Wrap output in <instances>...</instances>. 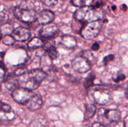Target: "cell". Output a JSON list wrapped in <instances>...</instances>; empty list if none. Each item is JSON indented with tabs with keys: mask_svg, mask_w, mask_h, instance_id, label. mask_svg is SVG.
Here are the masks:
<instances>
[{
	"mask_svg": "<svg viewBox=\"0 0 128 127\" xmlns=\"http://www.w3.org/2000/svg\"><path fill=\"white\" fill-rule=\"evenodd\" d=\"M11 96L16 103L24 105L30 110H37L42 105L41 97L30 90L18 87L13 90Z\"/></svg>",
	"mask_w": 128,
	"mask_h": 127,
	"instance_id": "6da1fadb",
	"label": "cell"
},
{
	"mask_svg": "<svg viewBox=\"0 0 128 127\" xmlns=\"http://www.w3.org/2000/svg\"><path fill=\"white\" fill-rule=\"evenodd\" d=\"M46 77L47 73L40 68H35L30 70L26 69L22 74L16 77L18 86V87L32 91L40 87L41 82Z\"/></svg>",
	"mask_w": 128,
	"mask_h": 127,
	"instance_id": "7a4b0ae2",
	"label": "cell"
},
{
	"mask_svg": "<svg viewBox=\"0 0 128 127\" xmlns=\"http://www.w3.org/2000/svg\"><path fill=\"white\" fill-rule=\"evenodd\" d=\"M104 16L102 9L100 5L79 7L74 13V17L82 24L93 22L98 20H102Z\"/></svg>",
	"mask_w": 128,
	"mask_h": 127,
	"instance_id": "3957f363",
	"label": "cell"
},
{
	"mask_svg": "<svg viewBox=\"0 0 128 127\" xmlns=\"http://www.w3.org/2000/svg\"><path fill=\"white\" fill-rule=\"evenodd\" d=\"M88 97L91 101L101 105L108 103L111 98V93L108 88L102 86L92 87L89 89Z\"/></svg>",
	"mask_w": 128,
	"mask_h": 127,
	"instance_id": "277c9868",
	"label": "cell"
},
{
	"mask_svg": "<svg viewBox=\"0 0 128 127\" xmlns=\"http://www.w3.org/2000/svg\"><path fill=\"white\" fill-rule=\"evenodd\" d=\"M103 24L104 21L102 19L84 24L80 30V34L85 39H94L100 34Z\"/></svg>",
	"mask_w": 128,
	"mask_h": 127,
	"instance_id": "5b68a950",
	"label": "cell"
},
{
	"mask_svg": "<svg viewBox=\"0 0 128 127\" xmlns=\"http://www.w3.org/2000/svg\"><path fill=\"white\" fill-rule=\"evenodd\" d=\"M121 112L117 109L100 108L98 111V118L103 125L116 123L121 119Z\"/></svg>",
	"mask_w": 128,
	"mask_h": 127,
	"instance_id": "8992f818",
	"label": "cell"
},
{
	"mask_svg": "<svg viewBox=\"0 0 128 127\" xmlns=\"http://www.w3.org/2000/svg\"><path fill=\"white\" fill-rule=\"evenodd\" d=\"M15 17L22 22L31 23L36 21L38 14L32 9L16 7L14 11Z\"/></svg>",
	"mask_w": 128,
	"mask_h": 127,
	"instance_id": "52a82bcc",
	"label": "cell"
},
{
	"mask_svg": "<svg viewBox=\"0 0 128 127\" xmlns=\"http://www.w3.org/2000/svg\"><path fill=\"white\" fill-rule=\"evenodd\" d=\"M71 65L74 70L80 73L88 72L91 68V62L84 56H78L71 62Z\"/></svg>",
	"mask_w": 128,
	"mask_h": 127,
	"instance_id": "ba28073f",
	"label": "cell"
},
{
	"mask_svg": "<svg viewBox=\"0 0 128 127\" xmlns=\"http://www.w3.org/2000/svg\"><path fill=\"white\" fill-rule=\"evenodd\" d=\"M31 32L30 29L20 26L14 29L11 32V36L14 39L18 42H24L31 37Z\"/></svg>",
	"mask_w": 128,
	"mask_h": 127,
	"instance_id": "9c48e42d",
	"label": "cell"
},
{
	"mask_svg": "<svg viewBox=\"0 0 128 127\" xmlns=\"http://www.w3.org/2000/svg\"><path fill=\"white\" fill-rule=\"evenodd\" d=\"M58 32L59 28L57 24L50 22L42 26L40 31V35L43 38L50 39L56 36Z\"/></svg>",
	"mask_w": 128,
	"mask_h": 127,
	"instance_id": "30bf717a",
	"label": "cell"
},
{
	"mask_svg": "<svg viewBox=\"0 0 128 127\" xmlns=\"http://www.w3.org/2000/svg\"><path fill=\"white\" fill-rule=\"evenodd\" d=\"M14 118V112L11 106L0 101V120L11 121Z\"/></svg>",
	"mask_w": 128,
	"mask_h": 127,
	"instance_id": "8fae6325",
	"label": "cell"
},
{
	"mask_svg": "<svg viewBox=\"0 0 128 127\" xmlns=\"http://www.w3.org/2000/svg\"><path fill=\"white\" fill-rule=\"evenodd\" d=\"M54 19V13L51 10L44 9L38 14L36 21L40 24H46L52 22Z\"/></svg>",
	"mask_w": 128,
	"mask_h": 127,
	"instance_id": "7c38bea8",
	"label": "cell"
},
{
	"mask_svg": "<svg viewBox=\"0 0 128 127\" xmlns=\"http://www.w3.org/2000/svg\"><path fill=\"white\" fill-rule=\"evenodd\" d=\"M60 43L68 49L74 48L77 45V40L74 36L65 34L60 37Z\"/></svg>",
	"mask_w": 128,
	"mask_h": 127,
	"instance_id": "4fadbf2b",
	"label": "cell"
},
{
	"mask_svg": "<svg viewBox=\"0 0 128 127\" xmlns=\"http://www.w3.org/2000/svg\"><path fill=\"white\" fill-rule=\"evenodd\" d=\"M85 112L84 118V120H88L91 119L94 116L95 113H96V107L94 104H90L86 103L85 104Z\"/></svg>",
	"mask_w": 128,
	"mask_h": 127,
	"instance_id": "5bb4252c",
	"label": "cell"
},
{
	"mask_svg": "<svg viewBox=\"0 0 128 127\" xmlns=\"http://www.w3.org/2000/svg\"><path fill=\"white\" fill-rule=\"evenodd\" d=\"M44 46L43 41L41 38L38 37H34L31 39L28 43V48L31 49H36L40 48Z\"/></svg>",
	"mask_w": 128,
	"mask_h": 127,
	"instance_id": "9a60e30c",
	"label": "cell"
},
{
	"mask_svg": "<svg viewBox=\"0 0 128 127\" xmlns=\"http://www.w3.org/2000/svg\"><path fill=\"white\" fill-rule=\"evenodd\" d=\"M5 85L8 89H13L18 88V82L17 78L14 74L9 75L5 80Z\"/></svg>",
	"mask_w": 128,
	"mask_h": 127,
	"instance_id": "2e32d148",
	"label": "cell"
},
{
	"mask_svg": "<svg viewBox=\"0 0 128 127\" xmlns=\"http://www.w3.org/2000/svg\"><path fill=\"white\" fill-rule=\"evenodd\" d=\"M44 50L48 55L49 57L52 60H56L59 56V53L57 49L54 46L51 44L46 45L44 47Z\"/></svg>",
	"mask_w": 128,
	"mask_h": 127,
	"instance_id": "e0dca14e",
	"label": "cell"
},
{
	"mask_svg": "<svg viewBox=\"0 0 128 127\" xmlns=\"http://www.w3.org/2000/svg\"><path fill=\"white\" fill-rule=\"evenodd\" d=\"M94 0H71V4L76 7H82L92 5Z\"/></svg>",
	"mask_w": 128,
	"mask_h": 127,
	"instance_id": "ac0fdd59",
	"label": "cell"
},
{
	"mask_svg": "<svg viewBox=\"0 0 128 127\" xmlns=\"http://www.w3.org/2000/svg\"><path fill=\"white\" fill-rule=\"evenodd\" d=\"M96 76L94 73H90L87 77L85 78L84 81V87L86 88L90 89L92 87L94 86V80H95Z\"/></svg>",
	"mask_w": 128,
	"mask_h": 127,
	"instance_id": "d6986e66",
	"label": "cell"
},
{
	"mask_svg": "<svg viewBox=\"0 0 128 127\" xmlns=\"http://www.w3.org/2000/svg\"><path fill=\"white\" fill-rule=\"evenodd\" d=\"M15 41H16L14 39V38L11 35H5L4 37L2 39L3 44H4L5 45H7V46H12L15 43Z\"/></svg>",
	"mask_w": 128,
	"mask_h": 127,
	"instance_id": "ffe728a7",
	"label": "cell"
},
{
	"mask_svg": "<svg viewBox=\"0 0 128 127\" xmlns=\"http://www.w3.org/2000/svg\"><path fill=\"white\" fill-rule=\"evenodd\" d=\"M6 73V68L2 62L0 61V82L4 79Z\"/></svg>",
	"mask_w": 128,
	"mask_h": 127,
	"instance_id": "44dd1931",
	"label": "cell"
},
{
	"mask_svg": "<svg viewBox=\"0 0 128 127\" xmlns=\"http://www.w3.org/2000/svg\"><path fill=\"white\" fill-rule=\"evenodd\" d=\"M126 78V76L123 74L121 72H118L117 73V75L116 77H113V80L116 83L121 82V81L124 80Z\"/></svg>",
	"mask_w": 128,
	"mask_h": 127,
	"instance_id": "7402d4cb",
	"label": "cell"
},
{
	"mask_svg": "<svg viewBox=\"0 0 128 127\" xmlns=\"http://www.w3.org/2000/svg\"><path fill=\"white\" fill-rule=\"evenodd\" d=\"M41 2L47 6H54L58 3V0H41Z\"/></svg>",
	"mask_w": 128,
	"mask_h": 127,
	"instance_id": "603a6c76",
	"label": "cell"
},
{
	"mask_svg": "<svg viewBox=\"0 0 128 127\" xmlns=\"http://www.w3.org/2000/svg\"><path fill=\"white\" fill-rule=\"evenodd\" d=\"M114 59V56L113 54H110L108 56H106L103 59V63L105 65H107L110 62L112 61Z\"/></svg>",
	"mask_w": 128,
	"mask_h": 127,
	"instance_id": "cb8c5ba5",
	"label": "cell"
},
{
	"mask_svg": "<svg viewBox=\"0 0 128 127\" xmlns=\"http://www.w3.org/2000/svg\"><path fill=\"white\" fill-rule=\"evenodd\" d=\"M91 127H106V126L100 122H95V123H92Z\"/></svg>",
	"mask_w": 128,
	"mask_h": 127,
	"instance_id": "d4e9b609",
	"label": "cell"
},
{
	"mask_svg": "<svg viewBox=\"0 0 128 127\" xmlns=\"http://www.w3.org/2000/svg\"><path fill=\"white\" fill-rule=\"evenodd\" d=\"M99 48H100V44L98 42H94L92 45V46H91V49L93 51H98L99 49Z\"/></svg>",
	"mask_w": 128,
	"mask_h": 127,
	"instance_id": "484cf974",
	"label": "cell"
},
{
	"mask_svg": "<svg viewBox=\"0 0 128 127\" xmlns=\"http://www.w3.org/2000/svg\"><path fill=\"white\" fill-rule=\"evenodd\" d=\"M124 125L125 127H128V115L125 117L124 120Z\"/></svg>",
	"mask_w": 128,
	"mask_h": 127,
	"instance_id": "4316f807",
	"label": "cell"
},
{
	"mask_svg": "<svg viewBox=\"0 0 128 127\" xmlns=\"http://www.w3.org/2000/svg\"><path fill=\"white\" fill-rule=\"evenodd\" d=\"M125 95H126V97L128 98V86L127 88H126V92H125Z\"/></svg>",
	"mask_w": 128,
	"mask_h": 127,
	"instance_id": "83f0119b",
	"label": "cell"
},
{
	"mask_svg": "<svg viewBox=\"0 0 128 127\" xmlns=\"http://www.w3.org/2000/svg\"><path fill=\"white\" fill-rule=\"evenodd\" d=\"M1 11H2V6H1V4H0V12H1Z\"/></svg>",
	"mask_w": 128,
	"mask_h": 127,
	"instance_id": "f1b7e54d",
	"label": "cell"
},
{
	"mask_svg": "<svg viewBox=\"0 0 128 127\" xmlns=\"http://www.w3.org/2000/svg\"><path fill=\"white\" fill-rule=\"evenodd\" d=\"M1 38H2V32L0 31V41L1 40Z\"/></svg>",
	"mask_w": 128,
	"mask_h": 127,
	"instance_id": "f546056e",
	"label": "cell"
}]
</instances>
